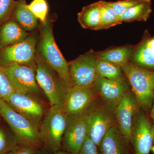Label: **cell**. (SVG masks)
<instances>
[{
    "label": "cell",
    "mask_w": 154,
    "mask_h": 154,
    "mask_svg": "<svg viewBox=\"0 0 154 154\" xmlns=\"http://www.w3.org/2000/svg\"><path fill=\"white\" fill-rule=\"evenodd\" d=\"M67 117L63 107L54 105L50 106L42 121L39 128L42 143L43 147L51 154L61 149Z\"/></svg>",
    "instance_id": "6da1fadb"
},
{
    "label": "cell",
    "mask_w": 154,
    "mask_h": 154,
    "mask_svg": "<svg viewBox=\"0 0 154 154\" xmlns=\"http://www.w3.org/2000/svg\"><path fill=\"white\" fill-rule=\"evenodd\" d=\"M121 68L131 86L139 108L146 111L150 110L154 97V71L130 61Z\"/></svg>",
    "instance_id": "7a4b0ae2"
},
{
    "label": "cell",
    "mask_w": 154,
    "mask_h": 154,
    "mask_svg": "<svg viewBox=\"0 0 154 154\" xmlns=\"http://www.w3.org/2000/svg\"><path fill=\"white\" fill-rule=\"evenodd\" d=\"M36 51L68 85H74L70 76L68 62L57 45L51 24L48 20L45 23L42 24L40 37L37 45Z\"/></svg>",
    "instance_id": "3957f363"
},
{
    "label": "cell",
    "mask_w": 154,
    "mask_h": 154,
    "mask_svg": "<svg viewBox=\"0 0 154 154\" xmlns=\"http://www.w3.org/2000/svg\"><path fill=\"white\" fill-rule=\"evenodd\" d=\"M36 81L49 101L50 106L58 105L63 107L69 86L38 53H36Z\"/></svg>",
    "instance_id": "277c9868"
},
{
    "label": "cell",
    "mask_w": 154,
    "mask_h": 154,
    "mask_svg": "<svg viewBox=\"0 0 154 154\" xmlns=\"http://www.w3.org/2000/svg\"><path fill=\"white\" fill-rule=\"evenodd\" d=\"M0 116L16 135L19 144L42 146L38 128L2 100H0Z\"/></svg>",
    "instance_id": "5b68a950"
},
{
    "label": "cell",
    "mask_w": 154,
    "mask_h": 154,
    "mask_svg": "<svg viewBox=\"0 0 154 154\" xmlns=\"http://www.w3.org/2000/svg\"><path fill=\"white\" fill-rule=\"evenodd\" d=\"M37 40L36 35H29L19 43L0 49V66L5 68L17 64L36 69Z\"/></svg>",
    "instance_id": "8992f818"
},
{
    "label": "cell",
    "mask_w": 154,
    "mask_h": 154,
    "mask_svg": "<svg viewBox=\"0 0 154 154\" xmlns=\"http://www.w3.org/2000/svg\"><path fill=\"white\" fill-rule=\"evenodd\" d=\"M116 124L114 109L106 105L89 107L87 114V135L99 146L107 131Z\"/></svg>",
    "instance_id": "52a82bcc"
},
{
    "label": "cell",
    "mask_w": 154,
    "mask_h": 154,
    "mask_svg": "<svg viewBox=\"0 0 154 154\" xmlns=\"http://www.w3.org/2000/svg\"><path fill=\"white\" fill-rule=\"evenodd\" d=\"M97 53L91 50L68 62L70 76L74 85L93 87L97 77L96 63Z\"/></svg>",
    "instance_id": "ba28073f"
},
{
    "label": "cell",
    "mask_w": 154,
    "mask_h": 154,
    "mask_svg": "<svg viewBox=\"0 0 154 154\" xmlns=\"http://www.w3.org/2000/svg\"><path fill=\"white\" fill-rule=\"evenodd\" d=\"M5 68L16 92L29 95L42 101L43 93L36 81L35 69L17 64Z\"/></svg>",
    "instance_id": "9c48e42d"
},
{
    "label": "cell",
    "mask_w": 154,
    "mask_h": 154,
    "mask_svg": "<svg viewBox=\"0 0 154 154\" xmlns=\"http://www.w3.org/2000/svg\"><path fill=\"white\" fill-rule=\"evenodd\" d=\"M88 110L81 114L67 115L66 127L62 141L61 149L63 151L79 154L87 136Z\"/></svg>",
    "instance_id": "30bf717a"
},
{
    "label": "cell",
    "mask_w": 154,
    "mask_h": 154,
    "mask_svg": "<svg viewBox=\"0 0 154 154\" xmlns=\"http://www.w3.org/2000/svg\"><path fill=\"white\" fill-rule=\"evenodd\" d=\"M5 101L13 110L28 119L39 129L47 111L41 100L16 92Z\"/></svg>",
    "instance_id": "8fae6325"
},
{
    "label": "cell",
    "mask_w": 154,
    "mask_h": 154,
    "mask_svg": "<svg viewBox=\"0 0 154 154\" xmlns=\"http://www.w3.org/2000/svg\"><path fill=\"white\" fill-rule=\"evenodd\" d=\"M98 96L94 87H83L76 85L68 88L63 108L67 115H76L86 112Z\"/></svg>",
    "instance_id": "7c38bea8"
},
{
    "label": "cell",
    "mask_w": 154,
    "mask_h": 154,
    "mask_svg": "<svg viewBox=\"0 0 154 154\" xmlns=\"http://www.w3.org/2000/svg\"><path fill=\"white\" fill-rule=\"evenodd\" d=\"M139 110L134 119L130 140L135 154H149L153 142L152 125L146 115Z\"/></svg>",
    "instance_id": "4fadbf2b"
},
{
    "label": "cell",
    "mask_w": 154,
    "mask_h": 154,
    "mask_svg": "<svg viewBox=\"0 0 154 154\" xmlns=\"http://www.w3.org/2000/svg\"><path fill=\"white\" fill-rule=\"evenodd\" d=\"M94 87L105 105L113 109L130 91L125 79L112 81L99 76Z\"/></svg>",
    "instance_id": "5bb4252c"
},
{
    "label": "cell",
    "mask_w": 154,
    "mask_h": 154,
    "mask_svg": "<svg viewBox=\"0 0 154 154\" xmlns=\"http://www.w3.org/2000/svg\"><path fill=\"white\" fill-rule=\"evenodd\" d=\"M139 109L134 94L129 91L114 109L116 124L128 142L130 140L134 119Z\"/></svg>",
    "instance_id": "9a60e30c"
},
{
    "label": "cell",
    "mask_w": 154,
    "mask_h": 154,
    "mask_svg": "<svg viewBox=\"0 0 154 154\" xmlns=\"http://www.w3.org/2000/svg\"><path fill=\"white\" fill-rule=\"evenodd\" d=\"M128 142L116 124L107 131L98 147L101 154H128Z\"/></svg>",
    "instance_id": "2e32d148"
},
{
    "label": "cell",
    "mask_w": 154,
    "mask_h": 154,
    "mask_svg": "<svg viewBox=\"0 0 154 154\" xmlns=\"http://www.w3.org/2000/svg\"><path fill=\"white\" fill-rule=\"evenodd\" d=\"M28 36V32L11 17L0 26V49L19 43Z\"/></svg>",
    "instance_id": "e0dca14e"
},
{
    "label": "cell",
    "mask_w": 154,
    "mask_h": 154,
    "mask_svg": "<svg viewBox=\"0 0 154 154\" xmlns=\"http://www.w3.org/2000/svg\"><path fill=\"white\" fill-rule=\"evenodd\" d=\"M149 35L148 32L146 31L141 41L134 46L131 63L143 68L154 71V53L147 45Z\"/></svg>",
    "instance_id": "ac0fdd59"
},
{
    "label": "cell",
    "mask_w": 154,
    "mask_h": 154,
    "mask_svg": "<svg viewBox=\"0 0 154 154\" xmlns=\"http://www.w3.org/2000/svg\"><path fill=\"white\" fill-rule=\"evenodd\" d=\"M78 21L85 29L100 30L101 12L100 1L83 7L78 14Z\"/></svg>",
    "instance_id": "d6986e66"
},
{
    "label": "cell",
    "mask_w": 154,
    "mask_h": 154,
    "mask_svg": "<svg viewBox=\"0 0 154 154\" xmlns=\"http://www.w3.org/2000/svg\"><path fill=\"white\" fill-rule=\"evenodd\" d=\"M12 17L26 31H33L38 26V19L28 9L26 0H18Z\"/></svg>",
    "instance_id": "ffe728a7"
},
{
    "label": "cell",
    "mask_w": 154,
    "mask_h": 154,
    "mask_svg": "<svg viewBox=\"0 0 154 154\" xmlns=\"http://www.w3.org/2000/svg\"><path fill=\"white\" fill-rule=\"evenodd\" d=\"M134 48V46L116 48L106 51L97 52V57L121 67L129 61Z\"/></svg>",
    "instance_id": "44dd1931"
},
{
    "label": "cell",
    "mask_w": 154,
    "mask_h": 154,
    "mask_svg": "<svg viewBox=\"0 0 154 154\" xmlns=\"http://www.w3.org/2000/svg\"><path fill=\"white\" fill-rule=\"evenodd\" d=\"M152 11V1L149 0L136 5L127 10L122 15L120 20L122 22H146L149 18Z\"/></svg>",
    "instance_id": "7402d4cb"
},
{
    "label": "cell",
    "mask_w": 154,
    "mask_h": 154,
    "mask_svg": "<svg viewBox=\"0 0 154 154\" xmlns=\"http://www.w3.org/2000/svg\"><path fill=\"white\" fill-rule=\"evenodd\" d=\"M96 70L99 77L112 81H117L125 79L121 67L97 57Z\"/></svg>",
    "instance_id": "603a6c76"
},
{
    "label": "cell",
    "mask_w": 154,
    "mask_h": 154,
    "mask_svg": "<svg viewBox=\"0 0 154 154\" xmlns=\"http://www.w3.org/2000/svg\"><path fill=\"white\" fill-rule=\"evenodd\" d=\"M19 145L16 135L8 125H0V154H6Z\"/></svg>",
    "instance_id": "cb8c5ba5"
},
{
    "label": "cell",
    "mask_w": 154,
    "mask_h": 154,
    "mask_svg": "<svg viewBox=\"0 0 154 154\" xmlns=\"http://www.w3.org/2000/svg\"><path fill=\"white\" fill-rule=\"evenodd\" d=\"M100 3L101 12L100 30L108 29L122 23L118 19L115 11L109 5L108 2L100 1Z\"/></svg>",
    "instance_id": "d4e9b609"
},
{
    "label": "cell",
    "mask_w": 154,
    "mask_h": 154,
    "mask_svg": "<svg viewBox=\"0 0 154 154\" xmlns=\"http://www.w3.org/2000/svg\"><path fill=\"white\" fill-rule=\"evenodd\" d=\"M15 92L7 70L0 66V100L5 101Z\"/></svg>",
    "instance_id": "484cf974"
},
{
    "label": "cell",
    "mask_w": 154,
    "mask_h": 154,
    "mask_svg": "<svg viewBox=\"0 0 154 154\" xmlns=\"http://www.w3.org/2000/svg\"><path fill=\"white\" fill-rule=\"evenodd\" d=\"M28 7L42 24L45 23L47 19L48 6L46 0H33Z\"/></svg>",
    "instance_id": "4316f807"
},
{
    "label": "cell",
    "mask_w": 154,
    "mask_h": 154,
    "mask_svg": "<svg viewBox=\"0 0 154 154\" xmlns=\"http://www.w3.org/2000/svg\"><path fill=\"white\" fill-rule=\"evenodd\" d=\"M147 1L149 0H121L117 2H108V3L115 11L118 19L121 21L120 18L122 15L127 10L136 5Z\"/></svg>",
    "instance_id": "83f0119b"
},
{
    "label": "cell",
    "mask_w": 154,
    "mask_h": 154,
    "mask_svg": "<svg viewBox=\"0 0 154 154\" xmlns=\"http://www.w3.org/2000/svg\"><path fill=\"white\" fill-rule=\"evenodd\" d=\"M17 1L0 0V26L12 17Z\"/></svg>",
    "instance_id": "f1b7e54d"
},
{
    "label": "cell",
    "mask_w": 154,
    "mask_h": 154,
    "mask_svg": "<svg viewBox=\"0 0 154 154\" xmlns=\"http://www.w3.org/2000/svg\"><path fill=\"white\" fill-rule=\"evenodd\" d=\"M79 154H99L97 146L87 135Z\"/></svg>",
    "instance_id": "f546056e"
},
{
    "label": "cell",
    "mask_w": 154,
    "mask_h": 154,
    "mask_svg": "<svg viewBox=\"0 0 154 154\" xmlns=\"http://www.w3.org/2000/svg\"><path fill=\"white\" fill-rule=\"evenodd\" d=\"M38 147L34 146L19 144L6 154H35L36 149Z\"/></svg>",
    "instance_id": "4dcf8cb0"
},
{
    "label": "cell",
    "mask_w": 154,
    "mask_h": 154,
    "mask_svg": "<svg viewBox=\"0 0 154 154\" xmlns=\"http://www.w3.org/2000/svg\"><path fill=\"white\" fill-rule=\"evenodd\" d=\"M147 45L149 48L154 53V38H152L149 34L147 39Z\"/></svg>",
    "instance_id": "1f68e13d"
},
{
    "label": "cell",
    "mask_w": 154,
    "mask_h": 154,
    "mask_svg": "<svg viewBox=\"0 0 154 154\" xmlns=\"http://www.w3.org/2000/svg\"><path fill=\"white\" fill-rule=\"evenodd\" d=\"M35 154H52L50 152L48 151L47 150L45 149L42 147H39L36 149Z\"/></svg>",
    "instance_id": "d6a6232c"
},
{
    "label": "cell",
    "mask_w": 154,
    "mask_h": 154,
    "mask_svg": "<svg viewBox=\"0 0 154 154\" xmlns=\"http://www.w3.org/2000/svg\"><path fill=\"white\" fill-rule=\"evenodd\" d=\"M150 117L154 123V97L153 102L150 111Z\"/></svg>",
    "instance_id": "836d02e7"
},
{
    "label": "cell",
    "mask_w": 154,
    "mask_h": 154,
    "mask_svg": "<svg viewBox=\"0 0 154 154\" xmlns=\"http://www.w3.org/2000/svg\"><path fill=\"white\" fill-rule=\"evenodd\" d=\"M54 154H71L69 153L68 152H66L63 151L61 150H60L59 151H58L57 152H56L55 153H54Z\"/></svg>",
    "instance_id": "e575fe53"
},
{
    "label": "cell",
    "mask_w": 154,
    "mask_h": 154,
    "mask_svg": "<svg viewBox=\"0 0 154 154\" xmlns=\"http://www.w3.org/2000/svg\"><path fill=\"white\" fill-rule=\"evenodd\" d=\"M152 136L153 140V142H154V125H152Z\"/></svg>",
    "instance_id": "d590c367"
},
{
    "label": "cell",
    "mask_w": 154,
    "mask_h": 154,
    "mask_svg": "<svg viewBox=\"0 0 154 154\" xmlns=\"http://www.w3.org/2000/svg\"><path fill=\"white\" fill-rule=\"evenodd\" d=\"M151 150L152 151V152H153V153L154 154V146H152V149H151Z\"/></svg>",
    "instance_id": "8d00e7d4"
},
{
    "label": "cell",
    "mask_w": 154,
    "mask_h": 154,
    "mask_svg": "<svg viewBox=\"0 0 154 154\" xmlns=\"http://www.w3.org/2000/svg\"><path fill=\"white\" fill-rule=\"evenodd\" d=\"M1 118H2V117H1V116H0V120H1Z\"/></svg>",
    "instance_id": "74e56055"
}]
</instances>
